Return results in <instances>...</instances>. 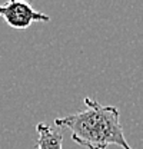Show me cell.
<instances>
[{"mask_svg":"<svg viewBox=\"0 0 143 149\" xmlns=\"http://www.w3.org/2000/svg\"><path fill=\"white\" fill-rule=\"evenodd\" d=\"M85 111L54 119L57 128L70 130L72 141L85 149H107L116 145L132 149L120 125V115L116 106H106L93 97H85Z\"/></svg>","mask_w":143,"mask_h":149,"instance_id":"obj_1","label":"cell"},{"mask_svg":"<svg viewBox=\"0 0 143 149\" xmlns=\"http://www.w3.org/2000/svg\"><path fill=\"white\" fill-rule=\"evenodd\" d=\"M0 17L13 29H27L37 22H49L50 16L33 9L29 3L20 0H10L0 4Z\"/></svg>","mask_w":143,"mask_h":149,"instance_id":"obj_2","label":"cell"},{"mask_svg":"<svg viewBox=\"0 0 143 149\" xmlns=\"http://www.w3.org/2000/svg\"><path fill=\"white\" fill-rule=\"evenodd\" d=\"M36 149H63V135L44 122L36 125Z\"/></svg>","mask_w":143,"mask_h":149,"instance_id":"obj_3","label":"cell"}]
</instances>
